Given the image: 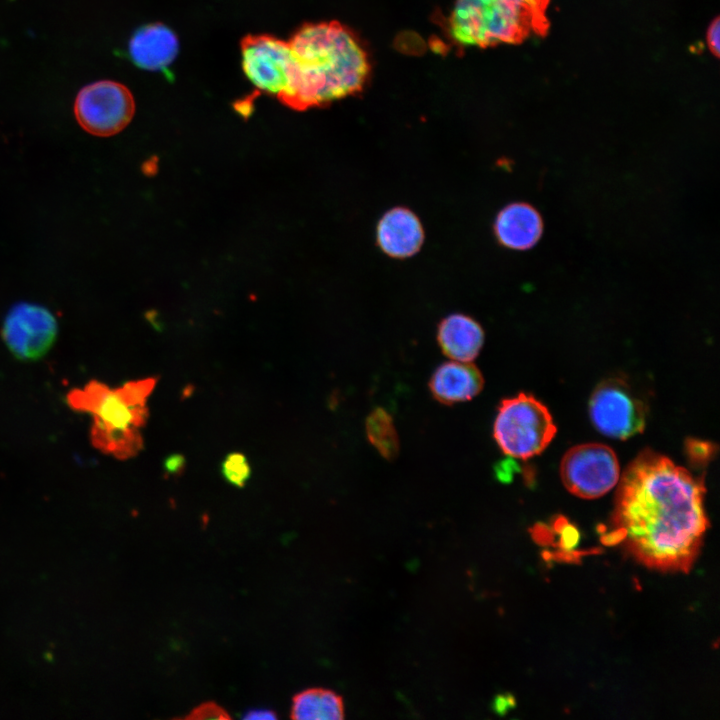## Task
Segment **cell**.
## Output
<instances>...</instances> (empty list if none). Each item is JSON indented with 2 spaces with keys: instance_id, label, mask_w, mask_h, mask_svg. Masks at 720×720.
<instances>
[{
  "instance_id": "1",
  "label": "cell",
  "mask_w": 720,
  "mask_h": 720,
  "mask_svg": "<svg viewBox=\"0 0 720 720\" xmlns=\"http://www.w3.org/2000/svg\"><path fill=\"white\" fill-rule=\"evenodd\" d=\"M618 482L608 538L649 568L688 572L709 526L703 479L648 449Z\"/></svg>"
},
{
  "instance_id": "2",
  "label": "cell",
  "mask_w": 720,
  "mask_h": 720,
  "mask_svg": "<svg viewBox=\"0 0 720 720\" xmlns=\"http://www.w3.org/2000/svg\"><path fill=\"white\" fill-rule=\"evenodd\" d=\"M288 42L296 72L284 105L301 111L362 90L370 71L367 54L340 23L305 24Z\"/></svg>"
},
{
  "instance_id": "3",
  "label": "cell",
  "mask_w": 720,
  "mask_h": 720,
  "mask_svg": "<svg viewBox=\"0 0 720 720\" xmlns=\"http://www.w3.org/2000/svg\"><path fill=\"white\" fill-rule=\"evenodd\" d=\"M550 0H456L449 19L454 40L465 46L486 47L520 43L531 35L544 36Z\"/></svg>"
},
{
  "instance_id": "4",
  "label": "cell",
  "mask_w": 720,
  "mask_h": 720,
  "mask_svg": "<svg viewBox=\"0 0 720 720\" xmlns=\"http://www.w3.org/2000/svg\"><path fill=\"white\" fill-rule=\"evenodd\" d=\"M156 379L131 381L118 389L92 381L83 390H73L68 403L73 409L93 415L92 442L98 446L138 431L148 417L146 400Z\"/></svg>"
},
{
  "instance_id": "5",
  "label": "cell",
  "mask_w": 720,
  "mask_h": 720,
  "mask_svg": "<svg viewBox=\"0 0 720 720\" xmlns=\"http://www.w3.org/2000/svg\"><path fill=\"white\" fill-rule=\"evenodd\" d=\"M556 432L547 407L526 393L503 399L493 424V437L500 450L518 459L540 454Z\"/></svg>"
},
{
  "instance_id": "6",
  "label": "cell",
  "mask_w": 720,
  "mask_h": 720,
  "mask_svg": "<svg viewBox=\"0 0 720 720\" xmlns=\"http://www.w3.org/2000/svg\"><path fill=\"white\" fill-rule=\"evenodd\" d=\"M242 68L259 92L283 104L295 80V62L288 41L272 35H246L241 40Z\"/></svg>"
},
{
  "instance_id": "7",
  "label": "cell",
  "mask_w": 720,
  "mask_h": 720,
  "mask_svg": "<svg viewBox=\"0 0 720 720\" xmlns=\"http://www.w3.org/2000/svg\"><path fill=\"white\" fill-rule=\"evenodd\" d=\"M135 101L130 90L112 80L83 87L74 102V114L88 133L107 137L122 131L132 120Z\"/></svg>"
},
{
  "instance_id": "8",
  "label": "cell",
  "mask_w": 720,
  "mask_h": 720,
  "mask_svg": "<svg viewBox=\"0 0 720 720\" xmlns=\"http://www.w3.org/2000/svg\"><path fill=\"white\" fill-rule=\"evenodd\" d=\"M560 476L575 496L595 499L619 481L620 466L613 449L602 443H585L570 448L560 463Z\"/></svg>"
},
{
  "instance_id": "9",
  "label": "cell",
  "mask_w": 720,
  "mask_h": 720,
  "mask_svg": "<svg viewBox=\"0 0 720 720\" xmlns=\"http://www.w3.org/2000/svg\"><path fill=\"white\" fill-rule=\"evenodd\" d=\"M589 415L605 436L625 440L644 430L646 408L621 379H607L593 391Z\"/></svg>"
},
{
  "instance_id": "10",
  "label": "cell",
  "mask_w": 720,
  "mask_h": 720,
  "mask_svg": "<svg viewBox=\"0 0 720 720\" xmlns=\"http://www.w3.org/2000/svg\"><path fill=\"white\" fill-rule=\"evenodd\" d=\"M57 321L43 306L22 302L7 313L2 337L20 360H37L47 353L57 336Z\"/></svg>"
},
{
  "instance_id": "11",
  "label": "cell",
  "mask_w": 720,
  "mask_h": 720,
  "mask_svg": "<svg viewBox=\"0 0 720 720\" xmlns=\"http://www.w3.org/2000/svg\"><path fill=\"white\" fill-rule=\"evenodd\" d=\"M424 237L421 221L405 207L388 210L376 228L378 247L386 255L397 259L415 255L421 249Z\"/></svg>"
},
{
  "instance_id": "12",
  "label": "cell",
  "mask_w": 720,
  "mask_h": 720,
  "mask_svg": "<svg viewBox=\"0 0 720 720\" xmlns=\"http://www.w3.org/2000/svg\"><path fill=\"white\" fill-rule=\"evenodd\" d=\"M543 233V220L538 210L526 202H514L502 208L494 222V234L505 248L528 250Z\"/></svg>"
},
{
  "instance_id": "13",
  "label": "cell",
  "mask_w": 720,
  "mask_h": 720,
  "mask_svg": "<svg viewBox=\"0 0 720 720\" xmlns=\"http://www.w3.org/2000/svg\"><path fill=\"white\" fill-rule=\"evenodd\" d=\"M483 386V376L474 364L456 360L438 366L429 381L433 397L446 405L473 399Z\"/></svg>"
},
{
  "instance_id": "14",
  "label": "cell",
  "mask_w": 720,
  "mask_h": 720,
  "mask_svg": "<svg viewBox=\"0 0 720 720\" xmlns=\"http://www.w3.org/2000/svg\"><path fill=\"white\" fill-rule=\"evenodd\" d=\"M178 47L177 36L171 29L162 23H153L140 27L133 34L129 54L138 67L158 71L173 62Z\"/></svg>"
},
{
  "instance_id": "15",
  "label": "cell",
  "mask_w": 720,
  "mask_h": 720,
  "mask_svg": "<svg viewBox=\"0 0 720 720\" xmlns=\"http://www.w3.org/2000/svg\"><path fill=\"white\" fill-rule=\"evenodd\" d=\"M484 331L472 317L454 313L442 319L437 329V341L442 352L451 360L471 362L484 343Z\"/></svg>"
},
{
  "instance_id": "16",
  "label": "cell",
  "mask_w": 720,
  "mask_h": 720,
  "mask_svg": "<svg viewBox=\"0 0 720 720\" xmlns=\"http://www.w3.org/2000/svg\"><path fill=\"white\" fill-rule=\"evenodd\" d=\"M290 716L293 719H342L343 699L328 689L309 688L293 697Z\"/></svg>"
},
{
  "instance_id": "17",
  "label": "cell",
  "mask_w": 720,
  "mask_h": 720,
  "mask_svg": "<svg viewBox=\"0 0 720 720\" xmlns=\"http://www.w3.org/2000/svg\"><path fill=\"white\" fill-rule=\"evenodd\" d=\"M366 435L378 453L387 460L399 454L400 441L392 416L383 408L373 409L366 418Z\"/></svg>"
},
{
  "instance_id": "18",
  "label": "cell",
  "mask_w": 720,
  "mask_h": 720,
  "mask_svg": "<svg viewBox=\"0 0 720 720\" xmlns=\"http://www.w3.org/2000/svg\"><path fill=\"white\" fill-rule=\"evenodd\" d=\"M221 473L227 482L241 488L251 476V467L244 454L232 452L224 458L221 464Z\"/></svg>"
},
{
  "instance_id": "19",
  "label": "cell",
  "mask_w": 720,
  "mask_h": 720,
  "mask_svg": "<svg viewBox=\"0 0 720 720\" xmlns=\"http://www.w3.org/2000/svg\"><path fill=\"white\" fill-rule=\"evenodd\" d=\"M185 719H230L228 712L215 702H205L195 707Z\"/></svg>"
},
{
  "instance_id": "20",
  "label": "cell",
  "mask_w": 720,
  "mask_h": 720,
  "mask_svg": "<svg viewBox=\"0 0 720 720\" xmlns=\"http://www.w3.org/2000/svg\"><path fill=\"white\" fill-rule=\"evenodd\" d=\"M185 457L181 454L168 455L163 461V470L168 476H176L184 471Z\"/></svg>"
},
{
  "instance_id": "21",
  "label": "cell",
  "mask_w": 720,
  "mask_h": 720,
  "mask_svg": "<svg viewBox=\"0 0 720 720\" xmlns=\"http://www.w3.org/2000/svg\"><path fill=\"white\" fill-rule=\"evenodd\" d=\"M719 27H720L719 18L716 17L712 21V23L709 25V27L707 29V34H706V41H707L708 48L710 49L711 53L715 57H719V48H720Z\"/></svg>"
},
{
  "instance_id": "22",
  "label": "cell",
  "mask_w": 720,
  "mask_h": 720,
  "mask_svg": "<svg viewBox=\"0 0 720 720\" xmlns=\"http://www.w3.org/2000/svg\"><path fill=\"white\" fill-rule=\"evenodd\" d=\"M243 719H277V714L270 709L257 708L250 709L242 716Z\"/></svg>"
}]
</instances>
